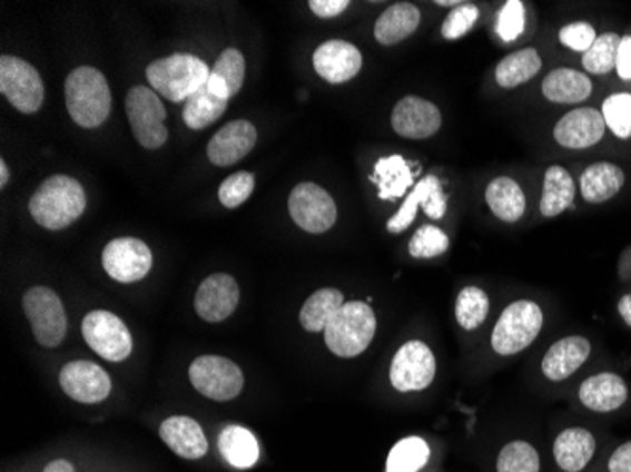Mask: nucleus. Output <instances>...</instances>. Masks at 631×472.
Returning a JSON list of instances; mask_svg holds the SVG:
<instances>
[{"instance_id": "nucleus-31", "label": "nucleus", "mask_w": 631, "mask_h": 472, "mask_svg": "<svg viewBox=\"0 0 631 472\" xmlns=\"http://www.w3.org/2000/svg\"><path fill=\"white\" fill-rule=\"evenodd\" d=\"M219 454L235 469H250L259 460V444L248 429L231 425L218 436Z\"/></svg>"}, {"instance_id": "nucleus-22", "label": "nucleus", "mask_w": 631, "mask_h": 472, "mask_svg": "<svg viewBox=\"0 0 631 472\" xmlns=\"http://www.w3.org/2000/svg\"><path fill=\"white\" fill-rule=\"evenodd\" d=\"M579 399L590 411L601 412V414L619 411L620 406L628 401V385L619 374H594L581 385Z\"/></svg>"}, {"instance_id": "nucleus-53", "label": "nucleus", "mask_w": 631, "mask_h": 472, "mask_svg": "<svg viewBox=\"0 0 631 472\" xmlns=\"http://www.w3.org/2000/svg\"><path fill=\"white\" fill-rule=\"evenodd\" d=\"M437 4L438 7H460L463 2H460V0H438Z\"/></svg>"}, {"instance_id": "nucleus-15", "label": "nucleus", "mask_w": 631, "mask_h": 472, "mask_svg": "<svg viewBox=\"0 0 631 472\" xmlns=\"http://www.w3.org/2000/svg\"><path fill=\"white\" fill-rule=\"evenodd\" d=\"M240 289L229 274H213L195 295V311L208 324H219L237 311Z\"/></svg>"}, {"instance_id": "nucleus-32", "label": "nucleus", "mask_w": 631, "mask_h": 472, "mask_svg": "<svg viewBox=\"0 0 631 472\" xmlns=\"http://www.w3.org/2000/svg\"><path fill=\"white\" fill-rule=\"evenodd\" d=\"M575 200V181L563 167L549 168L544 175V191L541 214L544 218H556Z\"/></svg>"}, {"instance_id": "nucleus-11", "label": "nucleus", "mask_w": 631, "mask_h": 472, "mask_svg": "<svg viewBox=\"0 0 631 472\" xmlns=\"http://www.w3.org/2000/svg\"><path fill=\"white\" fill-rule=\"evenodd\" d=\"M437 373V361L427 344L420 341L406 342L395 354L390 368V380L401 393L422 392L430 387Z\"/></svg>"}, {"instance_id": "nucleus-9", "label": "nucleus", "mask_w": 631, "mask_h": 472, "mask_svg": "<svg viewBox=\"0 0 631 472\" xmlns=\"http://www.w3.org/2000/svg\"><path fill=\"white\" fill-rule=\"evenodd\" d=\"M195 390L213 401H231L244 387L243 371L221 355H200L189 367Z\"/></svg>"}, {"instance_id": "nucleus-12", "label": "nucleus", "mask_w": 631, "mask_h": 472, "mask_svg": "<svg viewBox=\"0 0 631 472\" xmlns=\"http://www.w3.org/2000/svg\"><path fill=\"white\" fill-rule=\"evenodd\" d=\"M289 214L300 229L322 235L337 222V205L324 187L305 181L289 195Z\"/></svg>"}, {"instance_id": "nucleus-49", "label": "nucleus", "mask_w": 631, "mask_h": 472, "mask_svg": "<svg viewBox=\"0 0 631 472\" xmlns=\"http://www.w3.org/2000/svg\"><path fill=\"white\" fill-rule=\"evenodd\" d=\"M609 472H631V441L614 450L609 460Z\"/></svg>"}, {"instance_id": "nucleus-20", "label": "nucleus", "mask_w": 631, "mask_h": 472, "mask_svg": "<svg viewBox=\"0 0 631 472\" xmlns=\"http://www.w3.org/2000/svg\"><path fill=\"white\" fill-rule=\"evenodd\" d=\"M590 352L592 346L584 336H565L562 341L554 342L541 365L544 376L552 382L569 378L586 363Z\"/></svg>"}, {"instance_id": "nucleus-30", "label": "nucleus", "mask_w": 631, "mask_h": 472, "mask_svg": "<svg viewBox=\"0 0 631 472\" xmlns=\"http://www.w3.org/2000/svg\"><path fill=\"white\" fill-rule=\"evenodd\" d=\"M344 306L343 293L335 287H324L313 293L307 298V303L303 305L299 314V322L303 330L308 333H319L325 331L333 317L337 316V312Z\"/></svg>"}, {"instance_id": "nucleus-27", "label": "nucleus", "mask_w": 631, "mask_h": 472, "mask_svg": "<svg viewBox=\"0 0 631 472\" xmlns=\"http://www.w3.org/2000/svg\"><path fill=\"white\" fill-rule=\"evenodd\" d=\"M246 76V61L235 48L224 51L210 70L207 88L219 99L229 100L240 91Z\"/></svg>"}, {"instance_id": "nucleus-46", "label": "nucleus", "mask_w": 631, "mask_h": 472, "mask_svg": "<svg viewBox=\"0 0 631 472\" xmlns=\"http://www.w3.org/2000/svg\"><path fill=\"white\" fill-rule=\"evenodd\" d=\"M420 208V191L414 187L413 193L406 197L405 203L401 205L400 212L395 214L394 218L390 219L388 227L390 233L394 235H400L406 227H411L414 219H416V212Z\"/></svg>"}, {"instance_id": "nucleus-34", "label": "nucleus", "mask_w": 631, "mask_h": 472, "mask_svg": "<svg viewBox=\"0 0 631 472\" xmlns=\"http://www.w3.org/2000/svg\"><path fill=\"white\" fill-rule=\"evenodd\" d=\"M227 100L219 99L210 89H199L194 97H189L184 106V121L188 125L189 129L200 131L214 121H218L224 112H226Z\"/></svg>"}, {"instance_id": "nucleus-4", "label": "nucleus", "mask_w": 631, "mask_h": 472, "mask_svg": "<svg viewBox=\"0 0 631 472\" xmlns=\"http://www.w3.org/2000/svg\"><path fill=\"white\" fill-rule=\"evenodd\" d=\"M325 344L337 357H357L375 338V311L367 303L351 301L325 327Z\"/></svg>"}, {"instance_id": "nucleus-23", "label": "nucleus", "mask_w": 631, "mask_h": 472, "mask_svg": "<svg viewBox=\"0 0 631 472\" xmlns=\"http://www.w3.org/2000/svg\"><path fill=\"white\" fill-rule=\"evenodd\" d=\"M594 454V435L584 427L565 429L554 442V460L565 472H581L586 469Z\"/></svg>"}, {"instance_id": "nucleus-21", "label": "nucleus", "mask_w": 631, "mask_h": 472, "mask_svg": "<svg viewBox=\"0 0 631 472\" xmlns=\"http://www.w3.org/2000/svg\"><path fill=\"white\" fill-rule=\"evenodd\" d=\"M162 442L184 460H200L208 452L205 431L194 417L172 416L165 420L159 427Z\"/></svg>"}, {"instance_id": "nucleus-6", "label": "nucleus", "mask_w": 631, "mask_h": 472, "mask_svg": "<svg viewBox=\"0 0 631 472\" xmlns=\"http://www.w3.org/2000/svg\"><path fill=\"white\" fill-rule=\"evenodd\" d=\"M126 112L132 135L142 148L157 149L167 142L169 138V132L165 127L167 110L154 89L145 88V86L129 89Z\"/></svg>"}, {"instance_id": "nucleus-18", "label": "nucleus", "mask_w": 631, "mask_h": 472, "mask_svg": "<svg viewBox=\"0 0 631 472\" xmlns=\"http://www.w3.org/2000/svg\"><path fill=\"white\" fill-rule=\"evenodd\" d=\"M256 140V127L250 121L246 119L231 121L226 127H221L208 142V159L216 167H231L250 154Z\"/></svg>"}, {"instance_id": "nucleus-25", "label": "nucleus", "mask_w": 631, "mask_h": 472, "mask_svg": "<svg viewBox=\"0 0 631 472\" xmlns=\"http://www.w3.org/2000/svg\"><path fill=\"white\" fill-rule=\"evenodd\" d=\"M371 181L378 186V197L384 200L400 199L413 187L414 173L405 157H382L375 165Z\"/></svg>"}, {"instance_id": "nucleus-13", "label": "nucleus", "mask_w": 631, "mask_h": 472, "mask_svg": "<svg viewBox=\"0 0 631 472\" xmlns=\"http://www.w3.org/2000/svg\"><path fill=\"white\" fill-rule=\"evenodd\" d=\"M151 263L154 257L148 244L132 236L116 238L102 252V267L112 281L121 284H132L146 278L151 271Z\"/></svg>"}, {"instance_id": "nucleus-43", "label": "nucleus", "mask_w": 631, "mask_h": 472, "mask_svg": "<svg viewBox=\"0 0 631 472\" xmlns=\"http://www.w3.org/2000/svg\"><path fill=\"white\" fill-rule=\"evenodd\" d=\"M525 8L520 0H509L505 7L501 8L497 18V32L505 42H514L524 32Z\"/></svg>"}, {"instance_id": "nucleus-36", "label": "nucleus", "mask_w": 631, "mask_h": 472, "mask_svg": "<svg viewBox=\"0 0 631 472\" xmlns=\"http://www.w3.org/2000/svg\"><path fill=\"white\" fill-rule=\"evenodd\" d=\"M490 312V298L481 287H465L457 295L456 319L465 331H475L486 322Z\"/></svg>"}, {"instance_id": "nucleus-42", "label": "nucleus", "mask_w": 631, "mask_h": 472, "mask_svg": "<svg viewBox=\"0 0 631 472\" xmlns=\"http://www.w3.org/2000/svg\"><path fill=\"white\" fill-rule=\"evenodd\" d=\"M416 189L420 191V206L425 212V216L432 219L443 218L446 212V195L437 176H425L416 184Z\"/></svg>"}, {"instance_id": "nucleus-8", "label": "nucleus", "mask_w": 631, "mask_h": 472, "mask_svg": "<svg viewBox=\"0 0 631 472\" xmlns=\"http://www.w3.org/2000/svg\"><path fill=\"white\" fill-rule=\"evenodd\" d=\"M0 91L8 102L21 114L38 112L45 102V83L31 62L19 57L0 59Z\"/></svg>"}, {"instance_id": "nucleus-52", "label": "nucleus", "mask_w": 631, "mask_h": 472, "mask_svg": "<svg viewBox=\"0 0 631 472\" xmlns=\"http://www.w3.org/2000/svg\"><path fill=\"white\" fill-rule=\"evenodd\" d=\"M8 178H10V170L4 159H0V187H7Z\"/></svg>"}, {"instance_id": "nucleus-48", "label": "nucleus", "mask_w": 631, "mask_h": 472, "mask_svg": "<svg viewBox=\"0 0 631 472\" xmlns=\"http://www.w3.org/2000/svg\"><path fill=\"white\" fill-rule=\"evenodd\" d=\"M617 72L624 81L631 80V37L620 38Z\"/></svg>"}, {"instance_id": "nucleus-14", "label": "nucleus", "mask_w": 631, "mask_h": 472, "mask_svg": "<svg viewBox=\"0 0 631 472\" xmlns=\"http://www.w3.org/2000/svg\"><path fill=\"white\" fill-rule=\"evenodd\" d=\"M59 384L78 403H102L112 392V382L105 368L93 361H72L59 374Z\"/></svg>"}, {"instance_id": "nucleus-16", "label": "nucleus", "mask_w": 631, "mask_h": 472, "mask_svg": "<svg viewBox=\"0 0 631 472\" xmlns=\"http://www.w3.org/2000/svg\"><path fill=\"white\" fill-rule=\"evenodd\" d=\"M441 124L443 118L437 106L414 95L401 99L392 112V127L403 138L424 140L433 137L441 129Z\"/></svg>"}, {"instance_id": "nucleus-51", "label": "nucleus", "mask_w": 631, "mask_h": 472, "mask_svg": "<svg viewBox=\"0 0 631 472\" xmlns=\"http://www.w3.org/2000/svg\"><path fill=\"white\" fill-rule=\"evenodd\" d=\"M45 472H75V466L67 460L51 461L50 465L46 466Z\"/></svg>"}, {"instance_id": "nucleus-29", "label": "nucleus", "mask_w": 631, "mask_h": 472, "mask_svg": "<svg viewBox=\"0 0 631 472\" xmlns=\"http://www.w3.org/2000/svg\"><path fill=\"white\" fill-rule=\"evenodd\" d=\"M543 95L552 102L573 105L592 95V81L579 70L556 69L543 81Z\"/></svg>"}, {"instance_id": "nucleus-37", "label": "nucleus", "mask_w": 631, "mask_h": 472, "mask_svg": "<svg viewBox=\"0 0 631 472\" xmlns=\"http://www.w3.org/2000/svg\"><path fill=\"white\" fill-rule=\"evenodd\" d=\"M620 38L614 32H607L595 38L592 48L582 56V67L592 75H607L617 67Z\"/></svg>"}, {"instance_id": "nucleus-1", "label": "nucleus", "mask_w": 631, "mask_h": 472, "mask_svg": "<svg viewBox=\"0 0 631 472\" xmlns=\"http://www.w3.org/2000/svg\"><path fill=\"white\" fill-rule=\"evenodd\" d=\"M86 205L88 200L80 181L67 175H56L34 191L29 200V212L45 229L61 230L80 218Z\"/></svg>"}, {"instance_id": "nucleus-33", "label": "nucleus", "mask_w": 631, "mask_h": 472, "mask_svg": "<svg viewBox=\"0 0 631 472\" xmlns=\"http://www.w3.org/2000/svg\"><path fill=\"white\" fill-rule=\"evenodd\" d=\"M541 67H543V61L533 48L514 51L497 65L495 81L500 83L501 88H519L525 81L532 80L533 76L541 70Z\"/></svg>"}, {"instance_id": "nucleus-26", "label": "nucleus", "mask_w": 631, "mask_h": 472, "mask_svg": "<svg viewBox=\"0 0 631 472\" xmlns=\"http://www.w3.org/2000/svg\"><path fill=\"white\" fill-rule=\"evenodd\" d=\"M420 19L418 8L411 2H397L376 21L375 38L382 46L400 45L418 29Z\"/></svg>"}, {"instance_id": "nucleus-45", "label": "nucleus", "mask_w": 631, "mask_h": 472, "mask_svg": "<svg viewBox=\"0 0 631 472\" xmlns=\"http://www.w3.org/2000/svg\"><path fill=\"white\" fill-rule=\"evenodd\" d=\"M595 38H598V35H595L594 27L584 23V21L569 23V26L562 27V31H560V42L568 46L569 50L582 51V53H586L592 48Z\"/></svg>"}, {"instance_id": "nucleus-35", "label": "nucleus", "mask_w": 631, "mask_h": 472, "mask_svg": "<svg viewBox=\"0 0 631 472\" xmlns=\"http://www.w3.org/2000/svg\"><path fill=\"white\" fill-rule=\"evenodd\" d=\"M430 460V446L420 436H406L397 442L388 455L386 472H418Z\"/></svg>"}, {"instance_id": "nucleus-47", "label": "nucleus", "mask_w": 631, "mask_h": 472, "mask_svg": "<svg viewBox=\"0 0 631 472\" xmlns=\"http://www.w3.org/2000/svg\"><path fill=\"white\" fill-rule=\"evenodd\" d=\"M308 7L318 18L332 19L341 16L346 8L351 7V2L348 0H313Z\"/></svg>"}, {"instance_id": "nucleus-41", "label": "nucleus", "mask_w": 631, "mask_h": 472, "mask_svg": "<svg viewBox=\"0 0 631 472\" xmlns=\"http://www.w3.org/2000/svg\"><path fill=\"white\" fill-rule=\"evenodd\" d=\"M254 187H256V178L252 173H246V170L235 173L219 186V203L226 208H238L250 199Z\"/></svg>"}, {"instance_id": "nucleus-3", "label": "nucleus", "mask_w": 631, "mask_h": 472, "mask_svg": "<svg viewBox=\"0 0 631 472\" xmlns=\"http://www.w3.org/2000/svg\"><path fill=\"white\" fill-rule=\"evenodd\" d=\"M146 78L157 95L170 102H186L199 89L205 88L210 78L207 62L191 53H175L151 62L146 69Z\"/></svg>"}, {"instance_id": "nucleus-7", "label": "nucleus", "mask_w": 631, "mask_h": 472, "mask_svg": "<svg viewBox=\"0 0 631 472\" xmlns=\"http://www.w3.org/2000/svg\"><path fill=\"white\" fill-rule=\"evenodd\" d=\"M23 311L40 346L57 348L67 335V312L61 298L50 287H31L23 295Z\"/></svg>"}, {"instance_id": "nucleus-50", "label": "nucleus", "mask_w": 631, "mask_h": 472, "mask_svg": "<svg viewBox=\"0 0 631 472\" xmlns=\"http://www.w3.org/2000/svg\"><path fill=\"white\" fill-rule=\"evenodd\" d=\"M619 312L625 324L631 327V295H624V297L619 301Z\"/></svg>"}, {"instance_id": "nucleus-17", "label": "nucleus", "mask_w": 631, "mask_h": 472, "mask_svg": "<svg viewBox=\"0 0 631 472\" xmlns=\"http://www.w3.org/2000/svg\"><path fill=\"white\" fill-rule=\"evenodd\" d=\"M314 70L329 83H344L359 75L362 51L346 40H327L314 51Z\"/></svg>"}, {"instance_id": "nucleus-24", "label": "nucleus", "mask_w": 631, "mask_h": 472, "mask_svg": "<svg viewBox=\"0 0 631 472\" xmlns=\"http://www.w3.org/2000/svg\"><path fill=\"white\" fill-rule=\"evenodd\" d=\"M622 186H624V170L614 163H594L581 176L582 197L592 205L613 199Z\"/></svg>"}, {"instance_id": "nucleus-2", "label": "nucleus", "mask_w": 631, "mask_h": 472, "mask_svg": "<svg viewBox=\"0 0 631 472\" xmlns=\"http://www.w3.org/2000/svg\"><path fill=\"white\" fill-rule=\"evenodd\" d=\"M67 110L75 124L95 129L107 121L112 108V94L102 72L93 67H78L65 83Z\"/></svg>"}, {"instance_id": "nucleus-44", "label": "nucleus", "mask_w": 631, "mask_h": 472, "mask_svg": "<svg viewBox=\"0 0 631 472\" xmlns=\"http://www.w3.org/2000/svg\"><path fill=\"white\" fill-rule=\"evenodd\" d=\"M476 19H479V8L471 2H463L448 13V18L444 19L443 37L446 40L462 38L475 27Z\"/></svg>"}, {"instance_id": "nucleus-39", "label": "nucleus", "mask_w": 631, "mask_h": 472, "mask_svg": "<svg viewBox=\"0 0 631 472\" xmlns=\"http://www.w3.org/2000/svg\"><path fill=\"white\" fill-rule=\"evenodd\" d=\"M448 248H451V240L444 230L438 229L435 225H424L411 238L408 254L416 259H432V257L443 255Z\"/></svg>"}, {"instance_id": "nucleus-40", "label": "nucleus", "mask_w": 631, "mask_h": 472, "mask_svg": "<svg viewBox=\"0 0 631 472\" xmlns=\"http://www.w3.org/2000/svg\"><path fill=\"white\" fill-rule=\"evenodd\" d=\"M605 125L614 137L631 138V95L614 94L607 97L601 108Z\"/></svg>"}, {"instance_id": "nucleus-10", "label": "nucleus", "mask_w": 631, "mask_h": 472, "mask_svg": "<svg viewBox=\"0 0 631 472\" xmlns=\"http://www.w3.org/2000/svg\"><path fill=\"white\" fill-rule=\"evenodd\" d=\"M81 333L89 348L102 360L119 363L126 361L132 352V336L127 325L116 314L108 311L89 312L83 317Z\"/></svg>"}, {"instance_id": "nucleus-5", "label": "nucleus", "mask_w": 631, "mask_h": 472, "mask_svg": "<svg viewBox=\"0 0 631 472\" xmlns=\"http://www.w3.org/2000/svg\"><path fill=\"white\" fill-rule=\"evenodd\" d=\"M543 319L541 306L533 301H516L506 306L492 333L495 354L514 355L528 348L543 330Z\"/></svg>"}, {"instance_id": "nucleus-38", "label": "nucleus", "mask_w": 631, "mask_h": 472, "mask_svg": "<svg viewBox=\"0 0 631 472\" xmlns=\"http://www.w3.org/2000/svg\"><path fill=\"white\" fill-rule=\"evenodd\" d=\"M538 450L524 441L509 442L497 458V472H539Z\"/></svg>"}, {"instance_id": "nucleus-19", "label": "nucleus", "mask_w": 631, "mask_h": 472, "mask_svg": "<svg viewBox=\"0 0 631 472\" xmlns=\"http://www.w3.org/2000/svg\"><path fill=\"white\" fill-rule=\"evenodd\" d=\"M605 129V119L600 110L576 108L558 121L554 138L563 148L584 149L600 142Z\"/></svg>"}, {"instance_id": "nucleus-28", "label": "nucleus", "mask_w": 631, "mask_h": 472, "mask_svg": "<svg viewBox=\"0 0 631 472\" xmlns=\"http://www.w3.org/2000/svg\"><path fill=\"white\" fill-rule=\"evenodd\" d=\"M486 203L490 210L494 212L495 218H500L501 222H506V224H514L524 216V191L509 176H500V178L490 181L486 189Z\"/></svg>"}]
</instances>
